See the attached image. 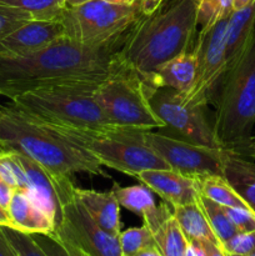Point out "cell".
<instances>
[{
  "label": "cell",
  "instance_id": "6da1fadb",
  "mask_svg": "<svg viewBox=\"0 0 255 256\" xmlns=\"http://www.w3.org/2000/svg\"><path fill=\"white\" fill-rule=\"evenodd\" d=\"M125 34L100 45L80 44L64 36L32 54L0 55V92L12 100L36 88L102 84L130 72L120 58Z\"/></svg>",
  "mask_w": 255,
  "mask_h": 256
},
{
  "label": "cell",
  "instance_id": "7a4b0ae2",
  "mask_svg": "<svg viewBox=\"0 0 255 256\" xmlns=\"http://www.w3.org/2000/svg\"><path fill=\"white\" fill-rule=\"evenodd\" d=\"M196 26L195 0L162 2L128 30L120 58L132 74L146 82L158 68L192 49Z\"/></svg>",
  "mask_w": 255,
  "mask_h": 256
},
{
  "label": "cell",
  "instance_id": "3957f363",
  "mask_svg": "<svg viewBox=\"0 0 255 256\" xmlns=\"http://www.w3.org/2000/svg\"><path fill=\"white\" fill-rule=\"evenodd\" d=\"M0 152L25 155L56 175L109 178L92 155L12 102L0 105Z\"/></svg>",
  "mask_w": 255,
  "mask_h": 256
},
{
  "label": "cell",
  "instance_id": "277c9868",
  "mask_svg": "<svg viewBox=\"0 0 255 256\" xmlns=\"http://www.w3.org/2000/svg\"><path fill=\"white\" fill-rule=\"evenodd\" d=\"M212 102L215 136L224 149L236 152L255 126V32L239 59L226 69Z\"/></svg>",
  "mask_w": 255,
  "mask_h": 256
},
{
  "label": "cell",
  "instance_id": "5b68a950",
  "mask_svg": "<svg viewBox=\"0 0 255 256\" xmlns=\"http://www.w3.org/2000/svg\"><path fill=\"white\" fill-rule=\"evenodd\" d=\"M102 84L36 88L16 95L10 102L30 116L54 126L82 130L122 129L112 124L98 100L96 89Z\"/></svg>",
  "mask_w": 255,
  "mask_h": 256
},
{
  "label": "cell",
  "instance_id": "8992f818",
  "mask_svg": "<svg viewBox=\"0 0 255 256\" xmlns=\"http://www.w3.org/2000/svg\"><path fill=\"white\" fill-rule=\"evenodd\" d=\"M49 126L92 155L104 168L129 176L136 178L145 170L170 169L164 158L149 144L142 130H82Z\"/></svg>",
  "mask_w": 255,
  "mask_h": 256
},
{
  "label": "cell",
  "instance_id": "52a82bcc",
  "mask_svg": "<svg viewBox=\"0 0 255 256\" xmlns=\"http://www.w3.org/2000/svg\"><path fill=\"white\" fill-rule=\"evenodd\" d=\"M140 0L134 4H114L92 0L66 8L59 20L65 38L85 45H100L124 35L142 16Z\"/></svg>",
  "mask_w": 255,
  "mask_h": 256
},
{
  "label": "cell",
  "instance_id": "ba28073f",
  "mask_svg": "<svg viewBox=\"0 0 255 256\" xmlns=\"http://www.w3.org/2000/svg\"><path fill=\"white\" fill-rule=\"evenodd\" d=\"M62 214L52 234L86 256H122L119 236L109 234L94 222L75 194L70 176L56 175Z\"/></svg>",
  "mask_w": 255,
  "mask_h": 256
},
{
  "label": "cell",
  "instance_id": "9c48e42d",
  "mask_svg": "<svg viewBox=\"0 0 255 256\" xmlns=\"http://www.w3.org/2000/svg\"><path fill=\"white\" fill-rule=\"evenodd\" d=\"M96 98L114 126L142 132L166 128L152 109L148 85L132 72L116 75L102 82L96 89Z\"/></svg>",
  "mask_w": 255,
  "mask_h": 256
},
{
  "label": "cell",
  "instance_id": "30bf717a",
  "mask_svg": "<svg viewBox=\"0 0 255 256\" xmlns=\"http://www.w3.org/2000/svg\"><path fill=\"white\" fill-rule=\"evenodd\" d=\"M229 18L210 28H202L194 42L198 58V74L192 89L180 99L190 106H206L214 100L220 82L226 70V26Z\"/></svg>",
  "mask_w": 255,
  "mask_h": 256
},
{
  "label": "cell",
  "instance_id": "8fae6325",
  "mask_svg": "<svg viewBox=\"0 0 255 256\" xmlns=\"http://www.w3.org/2000/svg\"><path fill=\"white\" fill-rule=\"evenodd\" d=\"M148 95L152 109L166 126L195 144L222 148L215 136L212 125L209 124L205 116L204 108L184 104L179 92L166 88L148 85Z\"/></svg>",
  "mask_w": 255,
  "mask_h": 256
},
{
  "label": "cell",
  "instance_id": "7c38bea8",
  "mask_svg": "<svg viewBox=\"0 0 255 256\" xmlns=\"http://www.w3.org/2000/svg\"><path fill=\"white\" fill-rule=\"evenodd\" d=\"M145 136L149 144L164 158L172 170L190 176L205 174L222 176L228 149L205 146L186 139H176L152 132V130L145 132Z\"/></svg>",
  "mask_w": 255,
  "mask_h": 256
},
{
  "label": "cell",
  "instance_id": "4fadbf2b",
  "mask_svg": "<svg viewBox=\"0 0 255 256\" xmlns=\"http://www.w3.org/2000/svg\"><path fill=\"white\" fill-rule=\"evenodd\" d=\"M64 36V26L59 19L28 20L0 39V55L32 54Z\"/></svg>",
  "mask_w": 255,
  "mask_h": 256
},
{
  "label": "cell",
  "instance_id": "5bb4252c",
  "mask_svg": "<svg viewBox=\"0 0 255 256\" xmlns=\"http://www.w3.org/2000/svg\"><path fill=\"white\" fill-rule=\"evenodd\" d=\"M135 179L159 195L172 208L192 204L199 200L200 192L195 176L182 174L172 169L145 170Z\"/></svg>",
  "mask_w": 255,
  "mask_h": 256
},
{
  "label": "cell",
  "instance_id": "9a60e30c",
  "mask_svg": "<svg viewBox=\"0 0 255 256\" xmlns=\"http://www.w3.org/2000/svg\"><path fill=\"white\" fill-rule=\"evenodd\" d=\"M16 154L18 160L22 164L28 182V194L35 204L42 208L56 224L62 214L59 192L56 186V174L49 172L25 155Z\"/></svg>",
  "mask_w": 255,
  "mask_h": 256
},
{
  "label": "cell",
  "instance_id": "2e32d148",
  "mask_svg": "<svg viewBox=\"0 0 255 256\" xmlns=\"http://www.w3.org/2000/svg\"><path fill=\"white\" fill-rule=\"evenodd\" d=\"M196 74L198 58L192 49L158 68L145 84L152 88H166L184 95L194 85Z\"/></svg>",
  "mask_w": 255,
  "mask_h": 256
},
{
  "label": "cell",
  "instance_id": "e0dca14e",
  "mask_svg": "<svg viewBox=\"0 0 255 256\" xmlns=\"http://www.w3.org/2000/svg\"><path fill=\"white\" fill-rule=\"evenodd\" d=\"M12 228L26 234H52L54 220L35 204L26 190L15 189L6 209Z\"/></svg>",
  "mask_w": 255,
  "mask_h": 256
},
{
  "label": "cell",
  "instance_id": "ac0fdd59",
  "mask_svg": "<svg viewBox=\"0 0 255 256\" xmlns=\"http://www.w3.org/2000/svg\"><path fill=\"white\" fill-rule=\"evenodd\" d=\"M112 192H114L120 206L139 215L144 224L152 232L160 222H164L168 216L172 214V208L170 210L166 202H162L160 206L155 204L152 190L148 189L145 185H134V186L125 188L115 185Z\"/></svg>",
  "mask_w": 255,
  "mask_h": 256
},
{
  "label": "cell",
  "instance_id": "d6986e66",
  "mask_svg": "<svg viewBox=\"0 0 255 256\" xmlns=\"http://www.w3.org/2000/svg\"><path fill=\"white\" fill-rule=\"evenodd\" d=\"M75 194L94 222L109 234H120V205L114 192H96L75 188Z\"/></svg>",
  "mask_w": 255,
  "mask_h": 256
},
{
  "label": "cell",
  "instance_id": "ffe728a7",
  "mask_svg": "<svg viewBox=\"0 0 255 256\" xmlns=\"http://www.w3.org/2000/svg\"><path fill=\"white\" fill-rule=\"evenodd\" d=\"M255 32V0L232 12L226 26V69L240 58ZM226 72V70H225Z\"/></svg>",
  "mask_w": 255,
  "mask_h": 256
},
{
  "label": "cell",
  "instance_id": "44dd1931",
  "mask_svg": "<svg viewBox=\"0 0 255 256\" xmlns=\"http://www.w3.org/2000/svg\"><path fill=\"white\" fill-rule=\"evenodd\" d=\"M222 176L255 212V162L228 149Z\"/></svg>",
  "mask_w": 255,
  "mask_h": 256
},
{
  "label": "cell",
  "instance_id": "7402d4cb",
  "mask_svg": "<svg viewBox=\"0 0 255 256\" xmlns=\"http://www.w3.org/2000/svg\"><path fill=\"white\" fill-rule=\"evenodd\" d=\"M172 215L178 220L189 242L208 240V242L220 245L219 239L212 232V226L200 206L199 200L196 202H192V204L172 208Z\"/></svg>",
  "mask_w": 255,
  "mask_h": 256
},
{
  "label": "cell",
  "instance_id": "603a6c76",
  "mask_svg": "<svg viewBox=\"0 0 255 256\" xmlns=\"http://www.w3.org/2000/svg\"><path fill=\"white\" fill-rule=\"evenodd\" d=\"M200 195L225 208H246V202L235 192L230 182L222 175L205 174L195 176ZM252 210V209H250Z\"/></svg>",
  "mask_w": 255,
  "mask_h": 256
},
{
  "label": "cell",
  "instance_id": "cb8c5ba5",
  "mask_svg": "<svg viewBox=\"0 0 255 256\" xmlns=\"http://www.w3.org/2000/svg\"><path fill=\"white\" fill-rule=\"evenodd\" d=\"M156 249L162 256H184L189 242L174 215H170L152 230Z\"/></svg>",
  "mask_w": 255,
  "mask_h": 256
},
{
  "label": "cell",
  "instance_id": "d4e9b609",
  "mask_svg": "<svg viewBox=\"0 0 255 256\" xmlns=\"http://www.w3.org/2000/svg\"><path fill=\"white\" fill-rule=\"evenodd\" d=\"M26 20H56L66 9L65 0H0Z\"/></svg>",
  "mask_w": 255,
  "mask_h": 256
},
{
  "label": "cell",
  "instance_id": "484cf974",
  "mask_svg": "<svg viewBox=\"0 0 255 256\" xmlns=\"http://www.w3.org/2000/svg\"><path fill=\"white\" fill-rule=\"evenodd\" d=\"M199 202L205 216H206L208 222H209L210 226H212V232H214V234L219 239L220 245L226 242L235 234H238L236 228L234 226V224L230 220L224 206L212 202V200L208 199V198L202 196V195L199 196Z\"/></svg>",
  "mask_w": 255,
  "mask_h": 256
},
{
  "label": "cell",
  "instance_id": "4316f807",
  "mask_svg": "<svg viewBox=\"0 0 255 256\" xmlns=\"http://www.w3.org/2000/svg\"><path fill=\"white\" fill-rule=\"evenodd\" d=\"M119 242L122 256H135L150 248H156L152 230L145 224L120 232Z\"/></svg>",
  "mask_w": 255,
  "mask_h": 256
},
{
  "label": "cell",
  "instance_id": "83f0119b",
  "mask_svg": "<svg viewBox=\"0 0 255 256\" xmlns=\"http://www.w3.org/2000/svg\"><path fill=\"white\" fill-rule=\"evenodd\" d=\"M196 2L198 24L202 28H210L222 18L232 15L234 12L232 0H195Z\"/></svg>",
  "mask_w": 255,
  "mask_h": 256
},
{
  "label": "cell",
  "instance_id": "f1b7e54d",
  "mask_svg": "<svg viewBox=\"0 0 255 256\" xmlns=\"http://www.w3.org/2000/svg\"><path fill=\"white\" fill-rule=\"evenodd\" d=\"M2 229L16 256H46L30 234L9 226H2Z\"/></svg>",
  "mask_w": 255,
  "mask_h": 256
},
{
  "label": "cell",
  "instance_id": "f546056e",
  "mask_svg": "<svg viewBox=\"0 0 255 256\" xmlns=\"http://www.w3.org/2000/svg\"><path fill=\"white\" fill-rule=\"evenodd\" d=\"M46 256H86L79 249L62 242L54 234H30Z\"/></svg>",
  "mask_w": 255,
  "mask_h": 256
},
{
  "label": "cell",
  "instance_id": "4dcf8cb0",
  "mask_svg": "<svg viewBox=\"0 0 255 256\" xmlns=\"http://www.w3.org/2000/svg\"><path fill=\"white\" fill-rule=\"evenodd\" d=\"M225 252L234 255L249 256L255 252V232H238L222 245Z\"/></svg>",
  "mask_w": 255,
  "mask_h": 256
},
{
  "label": "cell",
  "instance_id": "1f68e13d",
  "mask_svg": "<svg viewBox=\"0 0 255 256\" xmlns=\"http://www.w3.org/2000/svg\"><path fill=\"white\" fill-rule=\"evenodd\" d=\"M225 210L238 232H255V212L252 210L246 208H225Z\"/></svg>",
  "mask_w": 255,
  "mask_h": 256
},
{
  "label": "cell",
  "instance_id": "d6a6232c",
  "mask_svg": "<svg viewBox=\"0 0 255 256\" xmlns=\"http://www.w3.org/2000/svg\"><path fill=\"white\" fill-rule=\"evenodd\" d=\"M24 22L28 20L20 12L0 4V39L20 26Z\"/></svg>",
  "mask_w": 255,
  "mask_h": 256
},
{
  "label": "cell",
  "instance_id": "836d02e7",
  "mask_svg": "<svg viewBox=\"0 0 255 256\" xmlns=\"http://www.w3.org/2000/svg\"><path fill=\"white\" fill-rule=\"evenodd\" d=\"M14 190V188L10 186V185L0 176V205H2L4 209H8V206H9V202L10 200H12Z\"/></svg>",
  "mask_w": 255,
  "mask_h": 256
},
{
  "label": "cell",
  "instance_id": "e575fe53",
  "mask_svg": "<svg viewBox=\"0 0 255 256\" xmlns=\"http://www.w3.org/2000/svg\"><path fill=\"white\" fill-rule=\"evenodd\" d=\"M198 242L202 246V249L204 250L205 256H228L226 252H224V249L220 245L208 242V240H199Z\"/></svg>",
  "mask_w": 255,
  "mask_h": 256
},
{
  "label": "cell",
  "instance_id": "d590c367",
  "mask_svg": "<svg viewBox=\"0 0 255 256\" xmlns=\"http://www.w3.org/2000/svg\"><path fill=\"white\" fill-rule=\"evenodd\" d=\"M235 152H238L240 155H244V156L252 158V159H255V135H252Z\"/></svg>",
  "mask_w": 255,
  "mask_h": 256
},
{
  "label": "cell",
  "instance_id": "8d00e7d4",
  "mask_svg": "<svg viewBox=\"0 0 255 256\" xmlns=\"http://www.w3.org/2000/svg\"><path fill=\"white\" fill-rule=\"evenodd\" d=\"M164 2V0H140V9L142 15H149L154 12L160 5Z\"/></svg>",
  "mask_w": 255,
  "mask_h": 256
},
{
  "label": "cell",
  "instance_id": "74e56055",
  "mask_svg": "<svg viewBox=\"0 0 255 256\" xmlns=\"http://www.w3.org/2000/svg\"><path fill=\"white\" fill-rule=\"evenodd\" d=\"M0 256H16L14 249H12L10 242H8L6 236L2 232V226H0Z\"/></svg>",
  "mask_w": 255,
  "mask_h": 256
},
{
  "label": "cell",
  "instance_id": "f35d334b",
  "mask_svg": "<svg viewBox=\"0 0 255 256\" xmlns=\"http://www.w3.org/2000/svg\"><path fill=\"white\" fill-rule=\"evenodd\" d=\"M0 226H9L12 228V222H10L9 214H8L6 209L0 205Z\"/></svg>",
  "mask_w": 255,
  "mask_h": 256
},
{
  "label": "cell",
  "instance_id": "ab89813d",
  "mask_svg": "<svg viewBox=\"0 0 255 256\" xmlns=\"http://www.w3.org/2000/svg\"><path fill=\"white\" fill-rule=\"evenodd\" d=\"M135 256H162V255L160 254L159 250H158L156 248H150V249L144 250V252H139V254Z\"/></svg>",
  "mask_w": 255,
  "mask_h": 256
},
{
  "label": "cell",
  "instance_id": "60d3db41",
  "mask_svg": "<svg viewBox=\"0 0 255 256\" xmlns=\"http://www.w3.org/2000/svg\"><path fill=\"white\" fill-rule=\"evenodd\" d=\"M89 2H92V0H65V4H66V8H74L82 4H86Z\"/></svg>",
  "mask_w": 255,
  "mask_h": 256
},
{
  "label": "cell",
  "instance_id": "b9f144b4",
  "mask_svg": "<svg viewBox=\"0 0 255 256\" xmlns=\"http://www.w3.org/2000/svg\"><path fill=\"white\" fill-rule=\"evenodd\" d=\"M232 2H234V10H238L244 8L246 4H249L252 0H232Z\"/></svg>",
  "mask_w": 255,
  "mask_h": 256
},
{
  "label": "cell",
  "instance_id": "7bdbcfd3",
  "mask_svg": "<svg viewBox=\"0 0 255 256\" xmlns=\"http://www.w3.org/2000/svg\"><path fill=\"white\" fill-rule=\"evenodd\" d=\"M106 2H114V4H134L139 0H106Z\"/></svg>",
  "mask_w": 255,
  "mask_h": 256
},
{
  "label": "cell",
  "instance_id": "ee69618b",
  "mask_svg": "<svg viewBox=\"0 0 255 256\" xmlns=\"http://www.w3.org/2000/svg\"><path fill=\"white\" fill-rule=\"evenodd\" d=\"M184 256H198L196 252H195L194 246H192V245L190 244V242H189V245H188V249H186V252H185V255Z\"/></svg>",
  "mask_w": 255,
  "mask_h": 256
},
{
  "label": "cell",
  "instance_id": "f6af8a7d",
  "mask_svg": "<svg viewBox=\"0 0 255 256\" xmlns=\"http://www.w3.org/2000/svg\"><path fill=\"white\" fill-rule=\"evenodd\" d=\"M226 255H228V256H244V255H234V254H228V252H226Z\"/></svg>",
  "mask_w": 255,
  "mask_h": 256
},
{
  "label": "cell",
  "instance_id": "bcb514c9",
  "mask_svg": "<svg viewBox=\"0 0 255 256\" xmlns=\"http://www.w3.org/2000/svg\"><path fill=\"white\" fill-rule=\"evenodd\" d=\"M0 95H2V92H0Z\"/></svg>",
  "mask_w": 255,
  "mask_h": 256
}]
</instances>
